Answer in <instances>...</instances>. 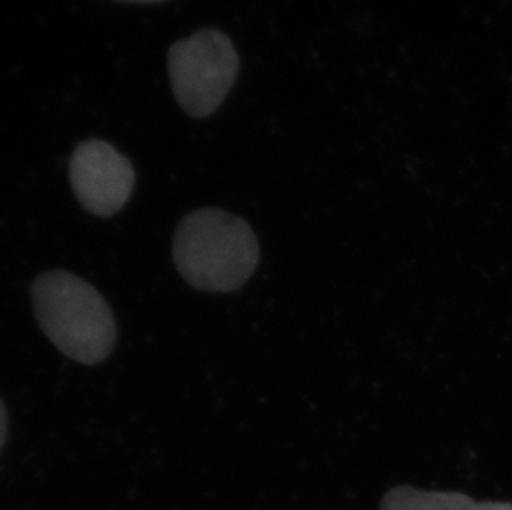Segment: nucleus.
<instances>
[{
  "instance_id": "423d86ee",
  "label": "nucleus",
  "mask_w": 512,
  "mask_h": 510,
  "mask_svg": "<svg viewBox=\"0 0 512 510\" xmlns=\"http://www.w3.org/2000/svg\"><path fill=\"white\" fill-rule=\"evenodd\" d=\"M7 429H9V419H7V409L0 400V451L4 448L5 439H7Z\"/></svg>"
},
{
  "instance_id": "7ed1b4c3",
  "label": "nucleus",
  "mask_w": 512,
  "mask_h": 510,
  "mask_svg": "<svg viewBox=\"0 0 512 510\" xmlns=\"http://www.w3.org/2000/svg\"><path fill=\"white\" fill-rule=\"evenodd\" d=\"M168 72L179 106L193 118H206L236 82L239 57L228 35L203 29L171 45Z\"/></svg>"
},
{
  "instance_id": "20e7f679",
  "label": "nucleus",
  "mask_w": 512,
  "mask_h": 510,
  "mask_svg": "<svg viewBox=\"0 0 512 510\" xmlns=\"http://www.w3.org/2000/svg\"><path fill=\"white\" fill-rule=\"evenodd\" d=\"M70 184L85 211L110 217L131 198L135 169L107 141H83L70 159Z\"/></svg>"
},
{
  "instance_id": "0eeeda50",
  "label": "nucleus",
  "mask_w": 512,
  "mask_h": 510,
  "mask_svg": "<svg viewBox=\"0 0 512 510\" xmlns=\"http://www.w3.org/2000/svg\"><path fill=\"white\" fill-rule=\"evenodd\" d=\"M473 510H512L509 502H476Z\"/></svg>"
},
{
  "instance_id": "6e6552de",
  "label": "nucleus",
  "mask_w": 512,
  "mask_h": 510,
  "mask_svg": "<svg viewBox=\"0 0 512 510\" xmlns=\"http://www.w3.org/2000/svg\"><path fill=\"white\" fill-rule=\"evenodd\" d=\"M120 4H156V2H165V0H115Z\"/></svg>"
},
{
  "instance_id": "39448f33",
  "label": "nucleus",
  "mask_w": 512,
  "mask_h": 510,
  "mask_svg": "<svg viewBox=\"0 0 512 510\" xmlns=\"http://www.w3.org/2000/svg\"><path fill=\"white\" fill-rule=\"evenodd\" d=\"M476 502L461 492L418 491L411 486L393 487L383 496L380 510H473Z\"/></svg>"
},
{
  "instance_id": "f257e3e1",
  "label": "nucleus",
  "mask_w": 512,
  "mask_h": 510,
  "mask_svg": "<svg viewBox=\"0 0 512 510\" xmlns=\"http://www.w3.org/2000/svg\"><path fill=\"white\" fill-rule=\"evenodd\" d=\"M259 255L251 226L216 207L184 216L174 234V265L191 287L203 292L241 289L254 274Z\"/></svg>"
},
{
  "instance_id": "f03ea898",
  "label": "nucleus",
  "mask_w": 512,
  "mask_h": 510,
  "mask_svg": "<svg viewBox=\"0 0 512 510\" xmlns=\"http://www.w3.org/2000/svg\"><path fill=\"white\" fill-rule=\"evenodd\" d=\"M42 332L68 358L98 365L116 343L113 312L93 285L67 270H47L30 289Z\"/></svg>"
}]
</instances>
